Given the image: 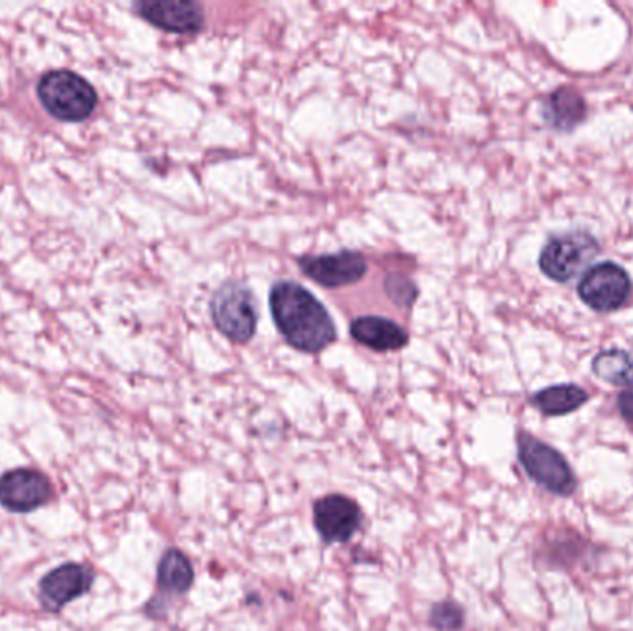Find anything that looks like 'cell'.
<instances>
[{
	"label": "cell",
	"instance_id": "9c48e42d",
	"mask_svg": "<svg viewBox=\"0 0 633 631\" xmlns=\"http://www.w3.org/2000/svg\"><path fill=\"white\" fill-rule=\"evenodd\" d=\"M95 570L82 563L52 569L40 581V602L49 613H60L68 603L84 597L95 583Z\"/></svg>",
	"mask_w": 633,
	"mask_h": 631
},
{
	"label": "cell",
	"instance_id": "3957f363",
	"mask_svg": "<svg viewBox=\"0 0 633 631\" xmlns=\"http://www.w3.org/2000/svg\"><path fill=\"white\" fill-rule=\"evenodd\" d=\"M517 456L526 474L543 489L558 496L574 495L577 476L561 452L528 432H519Z\"/></svg>",
	"mask_w": 633,
	"mask_h": 631
},
{
	"label": "cell",
	"instance_id": "277c9868",
	"mask_svg": "<svg viewBox=\"0 0 633 631\" xmlns=\"http://www.w3.org/2000/svg\"><path fill=\"white\" fill-rule=\"evenodd\" d=\"M600 245L591 234L571 231L556 236L544 245L539 256V267L544 277L565 283L583 271L599 256Z\"/></svg>",
	"mask_w": 633,
	"mask_h": 631
},
{
	"label": "cell",
	"instance_id": "ba28073f",
	"mask_svg": "<svg viewBox=\"0 0 633 631\" xmlns=\"http://www.w3.org/2000/svg\"><path fill=\"white\" fill-rule=\"evenodd\" d=\"M362 508L345 495H326L313 504V525L319 536L329 545L351 541L362 526Z\"/></svg>",
	"mask_w": 633,
	"mask_h": 631
},
{
	"label": "cell",
	"instance_id": "6da1fadb",
	"mask_svg": "<svg viewBox=\"0 0 633 631\" xmlns=\"http://www.w3.org/2000/svg\"><path fill=\"white\" fill-rule=\"evenodd\" d=\"M271 313L283 339L308 354H319L338 335L326 308L299 283L278 282L271 289Z\"/></svg>",
	"mask_w": 633,
	"mask_h": 631
},
{
	"label": "cell",
	"instance_id": "ac0fdd59",
	"mask_svg": "<svg viewBox=\"0 0 633 631\" xmlns=\"http://www.w3.org/2000/svg\"><path fill=\"white\" fill-rule=\"evenodd\" d=\"M384 288L387 297L395 304L402 306V308L412 306L415 299H417L415 283L409 278L402 277V275H391V277L385 278Z\"/></svg>",
	"mask_w": 633,
	"mask_h": 631
},
{
	"label": "cell",
	"instance_id": "5b68a950",
	"mask_svg": "<svg viewBox=\"0 0 633 631\" xmlns=\"http://www.w3.org/2000/svg\"><path fill=\"white\" fill-rule=\"evenodd\" d=\"M211 317L217 330L236 343H247L256 332V302L243 283L228 282L211 299Z\"/></svg>",
	"mask_w": 633,
	"mask_h": 631
},
{
	"label": "cell",
	"instance_id": "9a60e30c",
	"mask_svg": "<svg viewBox=\"0 0 633 631\" xmlns=\"http://www.w3.org/2000/svg\"><path fill=\"white\" fill-rule=\"evenodd\" d=\"M589 401V395L580 385H552L532 396L533 406L547 417H561L577 412Z\"/></svg>",
	"mask_w": 633,
	"mask_h": 631
},
{
	"label": "cell",
	"instance_id": "7a4b0ae2",
	"mask_svg": "<svg viewBox=\"0 0 633 631\" xmlns=\"http://www.w3.org/2000/svg\"><path fill=\"white\" fill-rule=\"evenodd\" d=\"M38 96L52 117L65 123H80L96 106L93 85L71 71H51L38 84Z\"/></svg>",
	"mask_w": 633,
	"mask_h": 631
},
{
	"label": "cell",
	"instance_id": "8fae6325",
	"mask_svg": "<svg viewBox=\"0 0 633 631\" xmlns=\"http://www.w3.org/2000/svg\"><path fill=\"white\" fill-rule=\"evenodd\" d=\"M136 10L148 23L173 34H195L204 27L203 8L197 2H142Z\"/></svg>",
	"mask_w": 633,
	"mask_h": 631
},
{
	"label": "cell",
	"instance_id": "4fadbf2b",
	"mask_svg": "<svg viewBox=\"0 0 633 631\" xmlns=\"http://www.w3.org/2000/svg\"><path fill=\"white\" fill-rule=\"evenodd\" d=\"M588 115V106L582 95L572 87H560L547 99L543 106L544 123L550 128L572 132Z\"/></svg>",
	"mask_w": 633,
	"mask_h": 631
},
{
	"label": "cell",
	"instance_id": "e0dca14e",
	"mask_svg": "<svg viewBox=\"0 0 633 631\" xmlns=\"http://www.w3.org/2000/svg\"><path fill=\"white\" fill-rule=\"evenodd\" d=\"M428 624L437 631H459L465 625V611L453 600L437 602L428 613Z\"/></svg>",
	"mask_w": 633,
	"mask_h": 631
},
{
	"label": "cell",
	"instance_id": "30bf717a",
	"mask_svg": "<svg viewBox=\"0 0 633 631\" xmlns=\"http://www.w3.org/2000/svg\"><path fill=\"white\" fill-rule=\"evenodd\" d=\"M299 263L305 277L324 288H345L367 275V261L354 250H343L334 256H308Z\"/></svg>",
	"mask_w": 633,
	"mask_h": 631
},
{
	"label": "cell",
	"instance_id": "8992f818",
	"mask_svg": "<svg viewBox=\"0 0 633 631\" xmlns=\"http://www.w3.org/2000/svg\"><path fill=\"white\" fill-rule=\"evenodd\" d=\"M578 294L594 311H615L632 294V280L621 266L605 261L591 267L578 283Z\"/></svg>",
	"mask_w": 633,
	"mask_h": 631
},
{
	"label": "cell",
	"instance_id": "2e32d148",
	"mask_svg": "<svg viewBox=\"0 0 633 631\" xmlns=\"http://www.w3.org/2000/svg\"><path fill=\"white\" fill-rule=\"evenodd\" d=\"M593 372L608 384L632 385L633 355L621 349L600 352L593 360Z\"/></svg>",
	"mask_w": 633,
	"mask_h": 631
},
{
	"label": "cell",
	"instance_id": "52a82bcc",
	"mask_svg": "<svg viewBox=\"0 0 633 631\" xmlns=\"http://www.w3.org/2000/svg\"><path fill=\"white\" fill-rule=\"evenodd\" d=\"M54 487L35 468H13L0 476V506L12 514H30L52 500Z\"/></svg>",
	"mask_w": 633,
	"mask_h": 631
},
{
	"label": "cell",
	"instance_id": "7c38bea8",
	"mask_svg": "<svg viewBox=\"0 0 633 631\" xmlns=\"http://www.w3.org/2000/svg\"><path fill=\"white\" fill-rule=\"evenodd\" d=\"M351 333L357 343L376 352L401 350L407 344V333L385 317H357L352 321Z\"/></svg>",
	"mask_w": 633,
	"mask_h": 631
},
{
	"label": "cell",
	"instance_id": "d6986e66",
	"mask_svg": "<svg viewBox=\"0 0 633 631\" xmlns=\"http://www.w3.org/2000/svg\"><path fill=\"white\" fill-rule=\"evenodd\" d=\"M616 406H619L622 418H624L626 423L633 424V390L621 393L619 399H616Z\"/></svg>",
	"mask_w": 633,
	"mask_h": 631
},
{
	"label": "cell",
	"instance_id": "5bb4252c",
	"mask_svg": "<svg viewBox=\"0 0 633 631\" xmlns=\"http://www.w3.org/2000/svg\"><path fill=\"white\" fill-rule=\"evenodd\" d=\"M156 581H158L159 591L165 594H173V597L186 594L195 581V570L186 554L176 548L167 550L159 559Z\"/></svg>",
	"mask_w": 633,
	"mask_h": 631
}]
</instances>
